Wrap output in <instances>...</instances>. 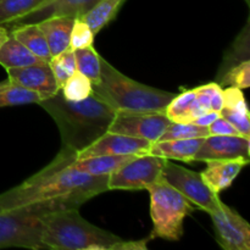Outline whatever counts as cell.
I'll return each instance as SVG.
<instances>
[{"instance_id": "1", "label": "cell", "mask_w": 250, "mask_h": 250, "mask_svg": "<svg viewBox=\"0 0 250 250\" xmlns=\"http://www.w3.org/2000/svg\"><path fill=\"white\" fill-rule=\"evenodd\" d=\"M75 151L62 148L46 167L21 185L0 194V211L32 204H53L78 209L93 197L107 190L109 176H93L70 167Z\"/></svg>"}, {"instance_id": "2", "label": "cell", "mask_w": 250, "mask_h": 250, "mask_svg": "<svg viewBox=\"0 0 250 250\" xmlns=\"http://www.w3.org/2000/svg\"><path fill=\"white\" fill-rule=\"evenodd\" d=\"M54 119L60 131L62 148L78 153L107 132L116 111L97 94L81 102L65 99L61 89L38 103Z\"/></svg>"}, {"instance_id": "3", "label": "cell", "mask_w": 250, "mask_h": 250, "mask_svg": "<svg viewBox=\"0 0 250 250\" xmlns=\"http://www.w3.org/2000/svg\"><path fill=\"white\" fill-rule=\"evenodd\" d=\"M150 237L143 241H125L83 219L78 209L48 214L44 220L42 242L45 249L55 250H133L146 249Z\"/></svg>"}, {"instance_id": "4", "label": "cell", "mask_w": 250, "mask_h": 250, "mask_svg": "<svg viewBox=\"0 0 250 250\" xmlns=\"http://www.w3.org/2000/svg\"><path fill=\"white\" fill-rule=\"evenodd\" d=\"M100 80L92 84V92L122 114L165 112L173 93L156 89L131 80L100 56Z\"/></svg>"}, {"instance_id": "5", "label": "cell", "mask_w": 250, "mask_h": 250, "mask_svg": "<svg viewBox=\"0 0 250 250\" xmlns=\"http://www.w3.org/2000/svg\"><path fill=\"white\" fill-rule=\"evenodd\" d=\"M150 195V217L153 232L150 238L180 241L183 236L185 219L195 208L192 203L168 185L163 177L146 188Z\"/></svg>"}, {"instance_id": "6", "label": "cell", "mask_w": 250, "mask_h": 250, "mask_svg": "<svg viewBox=\"0 0 250 250\" xmlns=\"http://www.w3.org/2000/svg\"><path fill=\"white\" fill-rule=\"evenodd\" d=\"M59 210L53 204H32L0 211V248L45 249L42 242L44 220Z\"/></svg>"}, {"instance_id": "7", "label": "cell", "mask_w": 250, "mask_h": 250, "mask_svg": "<svg viewBox=\"0 0 250 250\" xmlns=\"http://www.w3.org/2000/svg\"><path fill=\"white\" fill-rule=\"evenodd\" d=\"M167 159L161 156L144 154L134 156L126 164L110 173L107 180V190L146 189L163 177V170Z\"/></svg>"}, {"instance_id": "8", "label": "cell", "mask_w": 250, "mask_h": 250, "mask_svg": "<svg viewBox=\"0 0 250 250\" xmlns=\"http://www.w3.org/2000/svg\"><path fill=\"white\" fill-rule=\"evenodd\" d=\"M163 178L182 195H185L198 209L210 214L220 203L219 194L214 192L195 171L182 167L171 160H166L163 170Z\"/></svg>"}, {"instance_id": "9", "label": "cell", "mask_w": 250, "mask_h": 250, "mask_svg": "<svg viewBox=\"0 0 250 250\" xmlns=\"http://www.w3.org/2000/svg\"><path fill=\"white\" fill-rule=\"evenodd\" d=\"M210 217L215 227L217 243L225 250L250 249V225L243 216L220 200Z\"/></svg>"}, {"instance_id": "10", "label": "cell", "mask_w": 250, "mask_h": 250, "mask_svg": "<svg viewBox=\"0 0 250 250\" xmlns=\"http://www.w3.org/2000/svg\"><path fill=\"white\" fill-rule=\"evenodd\" d=\"M171 121L165 112L151 114H122L116 116L109 126V132L146 139L151 144L159 141Z\"/></svg>"}, {"instance_id": "11", "label": "cell", "mask_w": 250, "mask_h": 250, "mask_svg": "<svg viewBox=\"0 0 250 250\" xmlns=\"http://www.w3.org/2000/svg\"><path fill=\"white\" fill-rule=\"evenodd\" d=\"M151 143L142 138L125 134L105 132L90 146L76 154V159L93 158L100 155H144L149 154Z\"/></svg>"}, {"instance_id": "12", "label": "cell", "mask_w": 250, "mask_h": 250, "mask_svg": "<svg viewBox=\"0 0 250 250\" xmlns=\"http://www.w3.org/2000/svg\"><path fill=\"white\" fill-rule=\"evenodd\" d=\"M6 72L10 82L38 93L42 99L53 97L61 89L54 77L49 61L24 67L6 68Z\"/></svg>"}, {"instance_id": "13", "label": "cell", "mask_w": 250, "mask_h": 250, "mask_svg": "<svg viewBox=\"0 0 250 250\" xmlns=\"http://www.w3.org/2000/svg\"><path fill=\"white\" fill-rule=\"evenodd\" d=\"M99 0H44L41 5L16 20L11 26L24 23H38L51 17H75L81 19L97 5Z\"/></svg>"}, {"instance_id": "14", "label": "cell", "mask_w": 250, "mask_h": 250, "mask_svg": "<svg viewBox=\"0 0 250 250\" xmlns=\"http://www.w3.org/2000/svg\"><path fill=\"white\" fill-rule=\"evenodd\" d=\"M248 159L250 160V139L242 136L205 137L198 149L194 161L224 160V159Z\"/></svg>"}, {"instance_id": "15", "label": "cell", "mask_w": 250, "mask_h": 250, "mask_svg": "<svg viewBox=\"0 0 250 250\" xmlns=\"http://www.w3.org/2000/svg\"><path fill=\"white\" fill-rule=\"evenodd\" d=\"M207 167L203 171V180L216 194L231 187L237 176L241 173L244 166L249 164L248 159H219V160H207Z\"/></svg>"}, {"instance_id": "16", "label": "cell", "mask_w": 250, "mask_h": 250, "mask_svg": "<svg viewBox=\"0 0 250 250\" xmlns=\"http://www.w3.org/2000/svg\"><path fill=\"white\" fill-rule=\"evenodd\" d=\"M75 17H51L38 22L48 43L51 58L70 48V36Z\"/></svg>"}, {"instance_id": "17", "label": "cell", "mask_w": 250, "mask_h": 250, "mask_svg": "<svg viewBox=\"0 0 250 250\" xmlns=\"http://www.w3.org/2000/svg\"><path fill=\"white\" fill-rule=\"evenodd\" d=\"M203 141H204V138L158 141L151 144L149 154L161 156V158H165L167 160L193 163L195 154L202 146Z\"/></svg>"}, {"instance_id": "18", "label": "cell", "mask_w": 250, "mask_h": 250, "mask_svg": "<svg viewBox=\"0 0 250 250\" xmlns=\"http://www.w3.org/2000/svg\"><path fill=\"white\" fill-rule=\"evenodd\" d=\"M204 112H207V110L198 104L194 89L173 95L165 109V115L168 120L176 124H189Z\"/></svg>"}, {"instance_id": "19", "label": "cell", "mask_w": 250, "mask_h": 250, "mask_svg": "<svg viewBox=\"0 0 250 250\" xmlns=\"http://www.w3.org/2000/svg\"><path fill=\"white\" fill-rule=\"evenodd\" d=\"M43 62H48V61L34 55L28 48L20 43L9 32L7 39L0 46V65L5 70L6 68L24 67V66L37 65V63Z\"/></svg>"}, {"instance_id": "20", "label": "cell", "mask_w": 250, "mask_h": 250, "mask_svg": "<svg viewBox=\"0 0 250 250\" xmlns=\"http://www.w3.org/2000/svg\"><path fill=\"white\" fill-rule=\"evenodd\" d=\"M138 155H100L93 158L72 160L70 167L93 176H109L124 164Z\"/></svg>"}, {"instance_id": "21", "label": "cell", "mask_w": 250, "mask_h": 250, "mask_svg": "<svg viewBox=\"0 0 250 250\" xmlns=\"http://www.w3.org/2000/svg\"><path fill=\"white\" fill-rule=\"evenodd\" d=\"M9 32L20 43L28 48L34 55L45 61H49L51 59L48 43H46L45 37H44L42 29L39 28L38 23L17 24V26H12Z\"/></svg>"}, {"instance_id": "22", "label": "cell", "mask_w": 250, "mask_h": 250, "mask_svg": "<svg viewBox=\"0 0 250 250\" xmlns=\"http://www.w3.org/2000/svg\"><path fill=\"white\" fill-rule=\"evenodd\" d=\"M124 1L125 0H99L97 5L81 19L87 22L93 33L97 36L116 16Z\"/></svg>"}, {"instance_id": "23", "label": "cell", "mask_w": 250, "mask_h": 250, "mask_svg": "<svg viewBox=\"0 0 250 250\" xmlns=\"http://www.w3.org/2000/svg\"><path fill=\"white\" fill-rule=\"evenodd\" d=\"M76 67L78 72L84 75L88 80L92 82V84L98 83L100 80V56L92 45L85 46V48L76 49Z\"/></svg>"}, {"instance_id": "24", "label": "cell", "mask_w": 250, "mask_h": 250, "mask_svg": "<svg viewBox=\"0 0 250 250\" xmlns=\"http://www.w3.org/2000/svg\"><path fill=\"white\" fill-rule=\"evenodd\" d=\"M42 100L41 95L36 92L26 89L21 85L10 82L0 90V107L16 106V105L38 104Z\"/></svg>"}, {"instance_id": "25", "label": "cell", "mask_w": 250, "mask_h": 250, "mask_svg": "<svg viewBox=\"0 0 250 250\" xmlns=\"http://www.w3.org/2000/svg\"><path fill=\"white\" fill-rule=\"evenodd\" d=\"M44 0H0V26L10 24L31 12Z\"/></svg>"}, {"instance_id": "26", "label": "cell", "mask_w": 250, "mask_h": 250, "mask_svg": "<svg viewBox=\"0 0 250 250\" xmlns=\"http://www.w3.org/2000/svg\"><path fill=\"white\" fill-rule=\"evenodd\" d=\"M49 65H50L51 71H53L54 77H55L59 87L61 88L65 84L66 81L77 71L75 51L67 49V50L62 51L59 55L53 56L49 60Z\"/></svg>"}, {"instance_id": "27", "label": "cell", "mask_w": 250, "mask_h": 250, "mask_svg": "<svg viewBox=\"0 0 250 250\" xmlns=\"http://www.w3.org/2000/svg\"><path fill=\"white\" fill-rule=\"evenodd\" d=\"M61 93L70 102H81L92 93V82L84 75L76 71L61 87Z\"/></svg>"}, {"instance_id": "28", "label": "cell", "mask_w": 250, "mask_h": 250, "mask_svg": "<svg viewBox=\"0 0 250 250\" xmlns=\"http://www.w3.org/2000/svg\"><path fill=\"white\" fill-rule=\"evenodd\" d=\"M210 136L209 128L204 126H198L192 124H176L171 122L159 138V141H170V139H192V138H205Z\"/></svg>"}, {"instance_id": "29", "label": "cell", "mask_w": 250, "mask_h": 250, "mask_svg": "<svg viewBox=\"0 0 250 250\" xmlns=\"http://www.w3.org/2000/svg\"><path fill=\"white\" fill-rule=\"evenodd\" d=\"M220 85L236 87L246 89L250 85V61L248 59L239 61L233 66H229L224 75L220 76Z\"/></svg>"}, {"instance_id": "30", "label": "cell", "mask_w": 250, "mask_h": 250, "mask_svg": "<svg viewBox=\"0 0 250 250\" xmlns=\"http://www.w3.org/2000/svg\"><path fill=\"white\" fill-rule=\"evenodd\" d=\"M94 37L95 34L93 33L87 22L83 21L82 19H76L75 23L72 26V31H71L70 48L68 49L76 50V49L93 45Z\"/></svg>"}, {"instance_id": "31", "label": "cell", "mask_w": 250, "mask_h": 250, "mask_svg": "<svg viewBox=\"0 0 250 250\" xmlns=\"http://www.w3.org/2000/svg\"><path fill=\"white\" fill-rule=\"evenodd\" d=\"M224 119H226L237 131L241 133L242 137L250 139V117L249 114H243V112L233 111L227 107H222L220 111Z\"/></svg>"}, {"instance_id": "32", "label": "cell", "mask_w": 250, "mask_h": 250, "mask_svg": "<svg viewBox=\"0 0 250 250\" xmlns=\"http://www.w3.org/2000/svg\"><path fill=\"white\" fill-rule=\"evenodd\" d=\"M224 107L233 111L249 114L248 105L242 89L236 87H229L224 90Z\"/></svg>"}, {"instance_id": "33", "label": "cell", "mask_w": 250, "mask_h": 250, "mask_svg": "<svg viewBox=\"0 0 250 250\" xmlns=\"http://www.w3.org/2000/svg\"><path fill=\"white\" fill-rule=\"evenodd\" d=\"M208 128L209 133L215 136H241V133L222 116L215 120L210 126H208Z\"/></svg>"}, {"instance_id": "34", "label": "cell", "mask_w": 250, "mask_h": 250, "mask_svg": "<svg viewBox=\"0 0 250 250\" xmlns=\"http://www.w3.org/2000/svg\"><path fill=\"white\" fill-rule=\"evenodd\" d=\"M220 116H221V115H220L219 111L210 110V111H207V112H204V114L200 115V116H198L197 119L192 122V124L198 125V126L208 127V126H210V125L215 121V120L219 119Z\"/></svg>"}, {"instance_id": "35", "label": "cell", "mask_w": 250, "mask_h": 250, "mask_svg": "<svg viewBox=\"0 0 250 250\" xmlns=\"http://www.w3.org/2000/svg\"><path fill=\"white\" fill-rule=\"evenodd\" d=\"M7 37H9V28H6L4 26H0V46L6 41Z\"/></svg>"}, {"instance_id": "36", "label": "cell", "mask_w": 250, "mask_h": 250, "mask_svg": "<svg viewBox=\"0 0 250 250\" xmlns=\"http://www.w3.org/2000/svg\"><path fill=\"white\" fill-rule=\"evenodd\" d=\"M9 83H10V81H9V80H7V81H2V82H0V90H1L2 88L6 87V85L9 84Z\"/></svg>"}, {"instance_id": "37", "label": "cell", "mask_w": 250, "mask_h": 250, "mask_svg": "<svg viewBox=\"0 0 250 250\" xmlns=\"http://www.w3.org/2000/svg\"><path fill=\"white\" fill-rule=\"evenodd\" d=\"M246 1H247V2H248V4H249V2H250V0H246Z\"/></svg>"}]
</instances>
